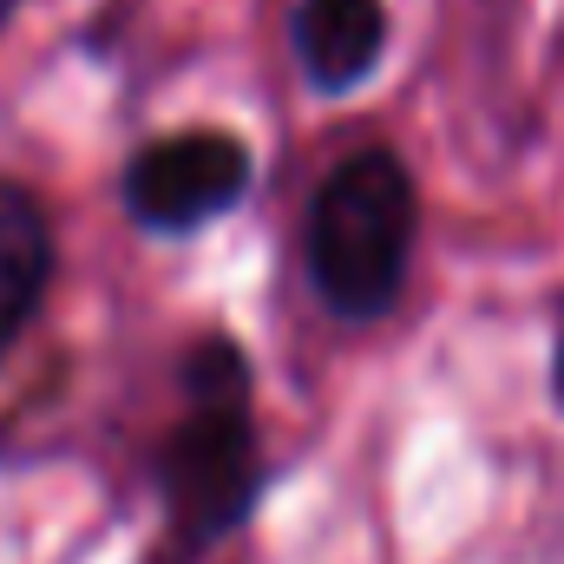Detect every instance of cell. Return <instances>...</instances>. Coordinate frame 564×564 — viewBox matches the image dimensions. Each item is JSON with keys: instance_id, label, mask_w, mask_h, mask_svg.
<instances>
[{"instance_id": "6da1fadb", "label": "cell", "mask_w": 564, "mask_h": 564, "mask_svg": "<svg viewBox=\"0 0 564 564\" xmlns=\"http://www.w3.org/2000/svg\"><path fill=\"white\" fill-rule=\"evenodd\" d=\"M177 394L184 408L151 453L158 564H204L257 519L270 486L257 426V368L230 335H197L177 361Z\"/></svg>"}, {"instance_id": "7a4b0ae2", "label": "cell", "mask_w": 564, "mask_h": 564, "mask_svg": "<svg viewBox=\"0 0 564 564\" xmlns=\"http://www.w3.org/2000/svg\"><path fill=\"white\" fill-rule=\"evenodd\" d=\"M421 243V184L394 144H361L322 171L302 210V276L341 328L401 308Z\"/></svg>"}, {"instance_id": "3957f363", "label": "cell", "mask_w": 564, "mask_h": 564, "mask_svg": "<svg viewBox=\"0 0 564 564\" xmlns=\"http://www.w3.org/2000/svg\"><path fill=\"white\" fill-rule=\"evenodd\" d=\"M257 184V158L237 132L184 126L144 139L119 171V204L144 237H197L204 224L230 217Z\"/></svg>"}, {"instance_id": "277c9868", "label": "cell", "mask_w": 564, "mask_h": 564, "mask_svg": "<svg viewBox=\"0 0 564 564\" xmlns=\"http://www.w3.org/2000/svg\"><path fill=\"white\" fill-rule=\"evenodd\" d=\"M289 53L308 93H361L388 53V0H295Z\"/></svg>"}, {"instance_id": "5b68a950", "label": "cell", "mask_w": 564, "mask_h": 564, "mask_svg": "<svg viewBox=\"0 0 564 564\" xmlns=\"http://www.w3.org/2000/svg\"><path fill=\"white\" fill-rule=\"evenodd\" d=\"M59 276V230L33 184L0 177V361L20 348Z\"/></svg>"}, {"instance_id": "8992f818", "label": "cell", "mask_w": 564, "mask_h": 564, "mask_svg": "<svg viewBox=\"0 0 564 564\" xmlns=\"http://www.w3.org/2000/svg\"><path fill=\"white\" fill-rule=\"evenodd\" d=\"M552 401L564 408V308H558V348H552Z\"/></svg>"}, {"instance_id": "52a82bcc", "label": "cell", "mask_w": 564, "mask_h": 564, "mask_svg": "<svg viewBox=\"0 0 564 564\" xmlns=\"http://www.w3.org/2000/svg\"><path fill=\"white\" fill-rule=\"evenodd\" d=\"M13 13H20V0H0V26H7V20H13Z\"/></svg>"}]
</instances>
